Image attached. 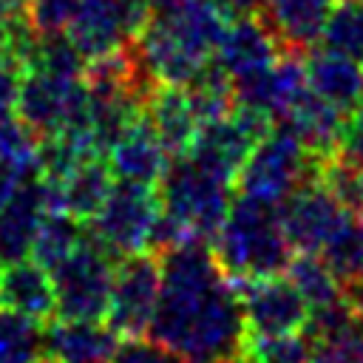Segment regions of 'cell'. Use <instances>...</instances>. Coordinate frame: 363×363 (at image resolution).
<instances>
[{"label": "cell", "instance_id": "1", "mask_svg": "<svg viewBox=\"0 0 363 363\" xmlns=\"http://www.w3.org/2000/svg\"><path fill=\"white\" fill-rule=\"evenodd\" d=\"M207 244L187 238L159 255L162 289L147 335L187 363H230L250 332L238 286Z\"/></svg>", "mask_w": 363, "mask_h": 363}, {"label": "cell", "instance_id": "2", "mask_svg": "<svg viewBox=\"0 0 363 363\" xmlns=\"http://www.w3.org/2000/svg\"><path fill=\"white\" fill-rule=\"evenodd\" d=\"M224 28L227 20L210 0H182L170 11H156L130 43L159 82L187 85L216 54Z\"/></svg>", "mask_w": 363, "mask_h": 363}, {"label": "cell", "instance_id": "3", "mask_svg": "<svg viewBox=\"0 0 363 363\" xmlns=\"http://www.w3.org/2000/svg\"><path fill=\"white\" fill-rule=\"evenodd\" d=\"M213 252L221 269L233 278L281 275L295 255L278 216V204L238 193L218 233L213 235Z\"/></svg>", "mask_w": 363, "mask_h": 363}, {"label": "cell", "instance_id": "4", "mask_svg": "<svg viewBox=\"0 0 363 363\" xmlns=\"http://www.w3.org/2000/svg\"><path fill=\"white\" fill-rule=\"evenodd\" d=\"M230 182L199 167L187 153L170 156L167 170L156 184V196L164 213H170L193 238L213 241L233 204Z\"/></svg>", "mask_w": 363, "mask_h": 363}, {"label": "cell", "instance_id": "5", "mask_svg": "<svg viewBox=\"0 0 363 363\" xmlns=\"http://www.w3.org/2000/svg\"><path fill=\"white\" fill-rule=\"evenodd\" d=\"M323 162H326L323 156L306 150L301 139L286 125H281L252 145L235 176V187L244 196L281 204L301 184L320 179Z\"/></svg>", "mask_w": 363, "mask_h": 363}, {"label": "cell", "instance_id": "6", "mask_svg": "<svg viewBox=\"0 0 363 363\" xmlns=\"http://www.w3.org/2000/svg\"><path fill=\"white\" fill-rule=\"evenodd\" d=\"M113 258L96 238H91L85 227V241L51 269L57 318H79V320H102L111 301Z\"/></svg>", "mask_w": 363, "mask_h": 363}, {"label": "cell", "instance_id": "7", "mask_svg": "<svg viewBox=\"0 0 363 363\" xmlns=\"http://www.w3.org/2000/svg\"><path fill=\"white\" fill-rule=\"evenodd\" d=\"M159 210L162 204L156 187L116 179L105 204L91 221H85V227L91 238H96L113 258H122L128 252H139L147 247V235L153 230Z\"/></svg>", "mask_w": 363, "mask_h": 363}, {"label": "cell", "instance_id": "8", "mask_svg": "<svg viewBox=\"0 0 363 363\" xmlns=\"http://www.w3.org/2000/svg\"><path fill=\"white\" fill-rule=\"evenodd\" d=\"M162 289V267L159 255L150 250L128 252L113 267L111 301H108V326L119 337L145 335L150 329L156 303Z\"/></svg>", "mask_w": 363, "mask_h": 363}, {"label": "cell", "instance_id": "9", "mask_svg": "<svg viewBox=\"0 0 363 363\" xmlns=\"http://www.w3.org/2000/svg\"><path fill=\"white\" fill-rule=\"evenodd\" d=\"M250 337H275L301 332L309 315V303L289 278L264 275L235 281Z\"/></svg>", "mask_w": 363, "mask_h": 363}, {"label": "cell", "instance_id": "10", "mask_svg": "<svg viewBox=\"0 0 363 363\" xmlns=\"http://www.w3.org/2000/svg\"><path fill=\"white\" fill-rule=\"evenodd\" d=\"M88 88L85 79H62L54 77L48 71L40 68H28L23 71L20 88H17V102H14V113L37 130V136H51L57 133L71 111L85 99Z\"/></svg>", "mask_w": 363, "mask_h": 363}, {"label": "cell", "instance_id": "11", "mask_svg": "<svg viewBox=\"0 0 363 363\" xmlns=\"http://www.w3.org/2000/svg\"><path fill=\"white\" fill-rule=\"evenodd\" d=\"M48 210H62L57 184L45 176L26 179L0 210V267L28 258L40 221Z\"/></svg>", "mask_w": 363, "mask_h": 363}, {"label": "cell", "instance_id": "12", "mask_svg": "<svg viewBox=\"0 0 363 363\" xmlns=\"http://www.w3.org/2000/svg\"><path fill=\"white\" fill-rule=\"evenodd\" d=\"M278 216L295 250L318 252L326 244V238L337 230V224L346 218V210L320 179H312L278 204Z\"/></svg>", "mask_w": 363, "mask_h": 363}, {"label": "cell", "instance_id": "13", "mask_svg": "<svg viewBox=\"0 0 363 363\" xmlns=\"http://www.w3.org/2000/svg\"><path fill=\"white\" fill-rule=\"evenodd\" d=\"M119 335L99 320L54 318L43 326V357L48 363H111Z\"/></svg>", "mask_w": 363, "mask_h": 363}, {"label": "cell", "instance_id": "14", "mask_svg": "<svg viewBox=\"0 0 363 363\" xmlns=\"http://www.w3.org/2000/svg\"><path fill=\"white\" fill-rule=\"evenodd\" d=\"M335 3L337 0H267L258 17L281 51H309L320 43Z\"/></svg>", "mask_w": 363, "mask_h": 363}, {"label": "cell", "instance_id": "15", "mask_svg": "<svg viewBox=\"0 0 363 363\" xmlns=\"http://www.w3.org/2000/svg\"><path fill=\"white\" fill-rule=\"evenodd\" d=\"M105 153H108L111 173L116 179L145 184V187H156L170 162V153L164 150V145L159 142V136L153 133L145 116L133 122Z\"/></svg>", "mask_w": 363, "mask_h": 363}, {"label": "cell", "instance_id": "16", "mask_svg": "<svg viewBox=\"0 0 363 363\" xmlns=\"http://www.w3.org/2000/svg\"><path fill=\"white\" fill-rule=\"evenodd\" d=\"M252 150V142L250 136L233 122V116H221V119H207V122H199L196 128V136L187 147V156L210 170L213 176L235 184V176L247 159V153Z\"/></svg>", "mask_w": 363, "mask_h": 363}, {"label": "cell", "instance_id": "17", "mask_svg": "<svg viewBox=\"0 0 363 363\" xmlns=\"http://www.w3.org/2000/svg\"><path fill=\"white\" fill-rule=\"evenodd\" d=\"M346 116L340 108H335L332 102L320 99L315 91H303L289 111L281 116V125H286L306 150L329 159L340 150L343 142V130H346Z\"/></svg>", "mask_w": 363, "mask_h": 363}, {"label": "cell", "instance_id": "18", "mask_svg": "<svg viewBox=\"0 0 363 363\" xmlns=\"http://www.w3.org/2000/svg\"><path fill=\"white\" fill-rule=\"evenodd\" d=\"M303 65L309 91H315L320 99L332 102L343 113H352L357 108V102L363 99V68L357 60L337 54L326 45H312L303 57Z\"/></svg>", "mask_w": 363, "mask_h": 363}, {"label": "cell", "instance_id": "19", "mask_svg": "<svg viewBox=\"0 0 363 363\" xmlns=\"http://www.w3.org/2000/svg\"><path fill=\"white\" fill-rule=\"evenodd\" d=\"M0 306L20 312L31 320L48 323L57 315L51 272L34 258L0 267Z\"/></svg>", "mask_w": 363, "mask_h": 363}, {"label": "cell", "instance_id": "20", "mask_svg": "<svg viewBox=\"0 0 363 363\" xmlns=\"http://www.w3.org/2000/svg\"><path fill=\"white\" fill-rule=\"evenodd\" d=\"M213 57L230 77H241V74L272 65L281 57V45L269 34V28L261 23V17H247V20L227 23Z\"/></svg>", "mask_w": 363, "mask_h": 363}, {"label": "cell", "instance_id": "21", "mask_svg": "<svg viewBox=\"0 0 363 363\" xmlns=\"http://www.w3.org/2000/svg\"><path fill=\"white\" fill-rule=\"evenodd\" d=\"M145 119L150 122L153 133L159 136V142L170 156L187 153L199 128V116L190 105L184 85H170V82H159L150 91L145 102Z\"/></svg>", "mask_w": 363, "mask_h": 363}, {"label": "cell", "instance_id": "22", "mask_svg": "<svg viewBox=\"0 0 363 363\" xmlns=\"http://www.w3.org/2000/svg\"><path fill=\"white\" fill-rule=\"evenodd\" d=\"M111 176L113 173H111L108 156H102L99 150L85 153L60 182H54L60 193V207L79 221H91L113 187Z\"/></svg>", "mask_w": 363, "mask_h": 363}, {"label": "cell", "instance_id": "23", "mask_svg": "<svg viewBox=\"0 0 363 363\" xmlns=\"http://www.w3.org/2000/svg\"><path fill=\"white\" fill-rule=\"evenodd\" d=\"M65 34L85 60H96L130 43L113 0H79Z\"/></svg>", "mask_w": 363, "mask_h": 363}, {"label": "cell", "instance_id": "24", "mask_svg": "<svg viewBox=\"0 0 363 363\" xmlns=\"http://www.w3.org/2000/svg\"><path fill=\"white\" fill-rule=\"evenodd\" d=\"M82 241H85V221L74 218L65 210H48L40 221V230H37V238L31 247V258L51 272Z\"/></svg>", "mask_w": 363, "mask_h": 363}, {"label": "cell", "instance_id": "25", "mask_svg": "<svg viewBox=\"0 0 363 363\" xmlns=\"http://www.w3.org/2000/svg\"><path fill=\"white\" fill-rule=\"evenodd\" d=\"M320 255L337 275L340 286L360 284L363 281V216L346 213V218L320 247Z\"/></svg>", "mask_w": 363, "mask_h": 363}, {"label": "cell", "instance_id": "26", "mask_svg": "<svg viewBox=\"0 0 363 363\" xmlns=\"http://www.w3.org/2000/svg\"><path fill=\"white\" fill-rule=\"evenodd\" d=\"M187 96H190V105L199 116V122H207V119H221L233 111L235 105V94H233V77L216 62V57H210L199 71L196 77L184 85Z\"/></svg>", "mask_w": 363, "mask_h": 363}, {"label": "cell", "instance_id": "27", "mask_svg": "<svg viewBox=\"0 0 363 363\" xmlns=\"http://www.w3.org/2000/svg\"><path fill=\"white\" fill-rule=\"evenodd\" d=\"M286 278L295 284V289L303 295V301L312 306L329 303L335 298L343 295V286L337 281V275L332 272V267L323 261L320 252H309V250H298L289 258L286 267Z\"/></svg>", "mask_w": 363, "mask_h": 363}, {"label": "cell", "instance_id": "28", "mask_svg": "<svg viewBox=\"0 0 363 363\" xmlns=\"http://www.w3.org/2000/svg\"><path fill=\"white\" fill-rule=\"evenodd\" d=\"M43 326L45 323L0 306V363H40Z\"/></svg>", "mask_w": 363, "mask_h": 363}, {"label": "cell", "instance_id": "29", "mask_svg": "<svg viewBox=\"0 0 363 363\" xmlns=\"http://www.w3.org/2000/svg\"><path fill=\"white\" fill-rule=\"evenodd\" d=\"M320 43L352 60H363V0H337Z\"/></svg>", "mask_w": 363, "mask_h": 363}, {"label": "cell", "instance_id": "30", "mask_svg": "<svg viewBox=\"0 0 363 363\" xmlns=\"http://www.w3.org/2000/svg\"><path fill=\"white\" fill-rule=\"evenodd\" d=\"M85 62L88 60L71 43V37L65 31H54V34H40V43H37V51H34V60L28 68H40V71H48L62 79H82Z\"/></svg>", "mask_w": 363, "mask_h": 363}, {"label": "cell", "instance_id": "31", "mask_svg": "<svg viewBox=\"0 0 363 363\" xmlns=\"http://www.w3.org/2000/svg\"><path fill=\"white\" fill-rule=\"evenodd\" d=\"M320 182L332 190L340 207L352 216H363V167L343 156L340 150L329 156L320 167Z\"/></svg>", "mask_w": 363, "mask_h": 363}, {"label": "cell", "instance_id": "32", "mask_svg": "<svg viewBox=\"0 0 363 363\" xmlns=\"http://www.w3.org/2000/svg\"><path fill=\"white\" fill-rule=\"evenodd\" d=\"M247 352L258 363H312V343L303 332L275 335V337H250Z\"/></svg>", "mask_w": 363, "mask_h": 363}, {"label": "cell", "instance_id": "33", "mask_svg": "<svg viewBox=\"0 0 363 363\" xmlns=\"http://www.w3.org/2000/svg\"><path fill=\"white\" fill-rule=\"evenodd\" d=\"M111 363H187V360L179 352H173L170 346L159 343L156 337L133 335V337L119 340Z\"/></svg>", "mask_w": 363, "mask_h": 363}, {"label": "cell", "instance_id": "34", "mask_svg": "<svg viewBox=\"0 0 363 363\" xmlns=\"http://www.w3.org/2000/svg\"><path fill=\"white\" fill-rule=\"evenodd\" d=\"M312 343V363H363V346L357 337V326L352 332L309 340Z\"/></svg>", "mask_w": 363, "mask_h": 363}, {"label": "cell", "instance_id": "35", "mask_svg": "<svg viewBox=\"0 0 363 363\" xmlns=\"http://www.w3.org/2000/svg\"><path fill=\"white\" fill-rule=\"evenodd\" d=\"M77 6L79 0H28V14L40 34H54L68 28Z\"/></svg>", "mask_w": 363, "mask_h": 363}, {"label": "cell", "instance_id": "36", "mask_svg": "<svg viewBox=\"0 0 363 363\" xmlns=\"http://www.w3.org/2000/svg\"><path fill=\"white\" fill-rule=\"evenodd\" d=\"M20 79H23V68H20V62H14L9 54L0 51V116H6V113L14 111Z\"/></svg>", "mask_w": 363, "mask_h": 363}, {"label": "cell", "instance_id": "37", "mask_svg": "<svg viewBox=\"0 0 363 363\" xmlns=\"http://www.w3.org/2000/svg\"><path fill=\"white\" fill-rule=\"evenodd\" d=\"M340 153L349 156L352 162H357V164L363 167V99H360L357 108L346 116V130H343Z\"/></svg>", "mask_w": 363, "mask_h": 363}, {"label": "cell", "instance_id": "38", "mask_svg": "<svg viewBox=\"0 0 363 363\" xmlns=\"http://www.w3.org/2000/svg\"><path fill=\"white\" fill-rule=\"evenodd\" d=\"M31 176H40V173H28V170H23L20 164H14V162H9V159L0 156V210H3L6 201L17 193V187H20L26 179H31Z\"/></svg>", "mask_w": 363, "mask_h": 363}, {"label": "cell", "instance_id": "39", "mask_svg": "<svg viewBox=\"0 0 363 363\" xmlns=\"http://www.w3.org/2000/svg\"><path fill=\"white\" fill-rule=\"evenodd\" d=\"M210 3L218 9V14H221L227 23H233V20L258 17L267 0H210Z\"/></svg>", "mask_w": 363, "mask_h": 363}, {"label": "cell", "instance_id": "40", "mask_svg": "<svg viewBox=\"0 0 363 363\" xmlns=\"http://www.w3.org/2000/svg\"><path fill=\"white\" fill-rule=\"evenodd\" d=\"M23 20H31L28 0H0V31L17 26Z\"/></svg>", "mask_w": 363, "mask_h": 363}, {"label": "cell", "instance_id": "41", "mask_svg": "<svg viewBox=\"0 0 363 363\" xmlns=\"http://www.w3.org/2000/svg\"><path fill=\"white\" fill-rule=\"evenodd\" d=\"M182 0H150V6H153V11H170V9H176Z\"/></svg>", "mask_w": 363, "mask_h": 363}, {"label": "cell", "instance_id": "42", "mask_svg": "<svg viewBox=\"0 0 363 363\" xmlns=\"http://www.w3.org/2000/svg\"><path fill=\"white\" fill-rule=\"evenodd\" d=\"M230 363H258V360H255V357H252V354H250V352L244 349V352H241V354H235V357H233Z\"/></svg>", "mask_w": 363, "mask_h": 363}, {"label": "cell", "instance_id": "43", "mask_svg": "<svg viewBox=\"0 0 363 363\" xmlns=\"http://www.w3.org/2000/svg\"><path fill=\"white\" fill-rule=\"evenodd\" d=\"M357 337H360V346H363V315H357Z\"/></svg>", "mask_w": 363, "mask_h": 363}, {"label": "cell", "instance_id": "44", "mask_svg": "<svg viewBox=\"0 0 363 363\" xmlns=\"http://www.w3.org/2000/svg\"><path fill=\"white\" fill-rule=\"evenodd\" d=\"M360 68H363V60H360Z\"/></svg>", "mask_w": 363, "mask_h": 363}]
</instances>
